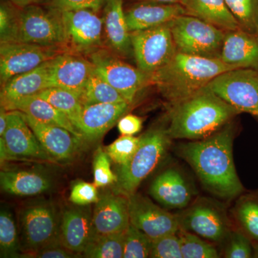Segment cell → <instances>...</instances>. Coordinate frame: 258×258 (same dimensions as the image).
<instances>
[{"instance_id": "cell-1", "label": "cell", "mask_w": 258, "mask_h": 258, "mask_svg": "<svg viewBox=\"0 0 258 258\" xmlns=\"http://www.w3.org/2000/svg\"><path fill=\"white\" fill-rule=\"evenodd\" d=\"M234 129L230 123L207 138L180 144L178 154L196 173L203 186L225 200L244 191L234 164Z\"/></svg>"}, {"instance_id": "cell-2", "label": "cell", "mask_w": 258, "mask_h": 258, "mask_svg": "<svg viewBox=\"0 0 258 258\" xmlns=\"http://www.w3.org/2000/svg\"><path fill=\"white\" fill-rule=\"evenodd\" d=\"M238 114L207 86L170 104L168 134L171 139L200 140L216 133Z\"/></svg>"}, {"instance_id": "cell-3", "label": "cell", "mask_w": 258, "mask_h": 258, "mask_svg": "<svg viewBox=\"0 0 258 258\" xmlns=\"http://www.w3.org/2000/svg\"><path fill=\"white\" fill-rule=\"evenodd\" d=\"M237 69L220 59L176 52L167 64L149 76L150 85L159 88L169 105L206 87L219 75Z\"/></svg>"}, {"instance_id": "cell-4", "label": "cell", "mask_w": 258, "mask_h": 258, "mask_svg": "<svg viewBox=\"0 0 258 258\" xmlns=\"http://www.w3.org/2000/svg\"><path fill=\"white\" fill-rule=\"evenodd\" d=\"M171 140L167 128L152 129L141 137L138 149L132 159L120 166L118 181V193L125 196L135 193L141 183L157 168L165 156Z\"/></svg>"}, {"instance_id": "cell-5", "label": "cell", "mask_w": 258, "mask_h": 258, "mask_svg": "<svg viewBox=\"0 0 258 258\" xmlns=\"http://www.w3.org/2000/svg\"><path fill=\"white\" fill-rule=\"evenodd\" d=\"M178 52L207 58H221L225 30L189 15L170 23Z\"/></svg>"}, {"instance_id": "cell-6", "label": "cell", "mask_w": 258, "mask_h": 258, "mask_svg": "<svg viewBox=\"0 0 258 258\" xmlns=\"http://www.w3.org/2000/svg\"><path fill=\"white\" fill-rule=\"evenodd\" d=\"M131 40L137 67L149 76L164 67L177 52L170 23L131 32Z\"/></svg>"}, {"instance_id": "cell-7", "label": "cell", "mask_w": 258, "mask_h": 258, "mask_svg": "<svg viewBox=\"0 0 258 258\" xmlns=\"http://www.w3.org/2000/svg\"><path fill=\"white\" fill-rule=\"evenodd\" d=\"M20 217L24 257L60 244V218L53 205L47 203L34 204L24 209Z\"/></svg>"}, {"instance_id": "cell-8", "label": "cell", "mask_w": 258, "mask_h": 258, "mask_svg": "<svg viewBox=\"0 0 258 258\" xmlns=\"http://www.w3.org/2000/svg\"><path fill=\"white\" fill-rule=\"evenodd\" d=\"M18 42L64 50L66 35L60 12L35 4L20 8Z\"/></svg>"}, {"instance_id": "cell-9", "label": "cell", "mask_w": 258, "mask_h": 258, "mask_svg": "<svg viewBox=\"0 0 258 258\" xmlns=\"http://www.w3.org/2000/svg\"><path fill=\"white\" fill-rule=\"evenodd\" d=\"M208 87L239 113L258 118V71L237 69L219 75Z\"/></svg>"}, {"instance_id": "cell-10", "label": "cell", "mask_w": 258, "mask_h": 258, "mask_svg": "<svg viewBox=\"0 0 258 258\" xmlns=\"http://www.w3.org/2000/svg\"><path fill=\"white\" fill-rule=\"evenodd\" d=\"M88 56L97 74L132 104L137 93L150 85L149 75L126 63L108 50L100 48Z\"/></svg>"}, {"instance_id": "cell-11", "label": "cell", "mask_w": 258, "mask_h": 258, "mask_svg": "<svg viewBox=\"0 0 258 258\" xmlns=\"http://www.w3.org/2000/svg\"><path fill=\"white\" fill-rule=\"evenodd\" d=\"M97 13L89 9L60 12L66 35L64 50L89 55L101 48L103 21Z\"/></svg>"}, {"instance_id": "cell-12", "label": "cell", "mask_w": 258, "mask_h": 258, "mask_svg": "<svg viewBox=\"0 0 258 258\" xmlns=\"http://www.w3.org/2000/svg\"><path fill=\"white\" fill-rule=\"evenodd\" d=\"M177 218L180 228L211 242H224L231 232L223 209L208 199L198 200Z\"/></svg>"}, {"instance_id": "cell-13", "label": "cell", "mask_w": 258, "mask_h": 258, "mask_svg": "<svg viewBox=\"0 0 258 258\" xmlns=\"http://www.w3.org/2000/svg\"><path fill=\"white\" fill-rule=\"evenodd\" d=\"M66 52L62 47L43 46L23 42L1 43L0 79L4 85L12 78L29 72Z\"/></svg>"}, {"instance_id": "cell-14", "label": "cell", "mask_w": 258, "mask_h": 258, "mask_svg": "<svg viewBox=\"0 0 258 258\" xmlns=\"http://www.w3.org/2000/svg\"><path fill=\"white\" fill-rule=\"evenodd\" d=\"M128 204L131 224L152 240L176 233L180 229L177 215L161 208L146 197L132 194L128 197Z\"/></svg>"}, {"instance_id": "cell-15", "label": "cell", "mask_w": 258, "mask_h": 258, "mask_svg": "<svg viewBox=\"0 0 258 258\" xmlns=\"http://www.w3.org/2000/svg\"><path fill=\"white\" fill-rule=\"evenodd\" d=\"M94 71L92 62L83 55L61 52L50 60L49 88H62L80 96Z\"/></svg>"}, {"instance_id": "cell-16", "label": "cell", "mask_w": 258, "mask_h": 258, "mask_svg": "<svg viewBox=\"0 0 258 258\" xmlns=\"http://www.w3.org/2000/svg\"><path fill=\"white\" fill-rule=\"evenodd\" d=\"M1 137L4 139L10 159L53 161L20 111H8V127Z\"/></svg>"}, {"instance_id": "cell-17", "label": "cell", "mask_w": 258, "mask_h": 258, "mask_svg": "<svg viewBox=\"0 0 258 258\" xmlns=\"http://www.w3.org/2000/svg\"><path fill=\"white\" fill-rule=\"evenodd\" d=\"M92 221L96 235L124 232L131 224L128 197L120 193L103 194L96 203Z\"/></svg>"}, {"instance_id": "cell-18", "label": "cell", "mask_w": 258, "mask_h": 258, "mask_svg": "<svg viewBox=\"0 0 258 258\" xmlns=\"http://www.w3.org/2000/svg\"><path fill=\"white\" fill-rule=\"evenodd\" d=\"M92 218L88 207L66 209L61 217L60 243L73 252L83 253L94 237Z\"/></svg>"}, {"instance_id": "cell-19", "label": "cell", "mask_w": 258, "mask_h": 258, "mask_svg": "<svg viewBox=\"0 0 258 258\" xmlns=\"http://www.w3.org/2000/svg\"><path fill=\"white\" fill-rule=\"evenodd\" d=\"M132 106L128 101L83 106L78 130L83 139L96 141L118 123Z\"/></svg>"}, {"instance_id": "cell-20", "label": "cell", "mask_w": 258, "mask_h": 258, "mask_svg": "<svg viewBox=\"0 0 258 258\" xmlns=\"http://www.w3.org/2000/svg\"><path fill=\"white\" fill-rule=\"evenodd\" d=\"M20 113L53 161L71 160L74 157L77 152L78 141L81 140L74 134L62 127L47 124Z\"/></svg>"}, {"instance_id": "cell-21", "label": "cell", "mask_w": 258, "mask_h": 258, "mask_svg": "<svg viewBox=\"0 0 258 258\" xmlns=\"http://www.w3.org/2000/svg\"><path fill=\"white\" fill-rule=\"evenodd\" d=\"M188 15L181 4H162L140 1L125 11L130 32L146 30L171 23L178 17Z\"/></svg>"}, {"instance_id": "cell-22", "label": "cell", "mask_w": 258, "mask_h": 258, "mask_svg": "<svg viewBox=\"0 0 258 258\" xmlns=\"http://www.w3.org/2000/svg\"><path fill=\"white\" fill-rule=\"evenodd\" d=\"M220 60L235 69L258 71V35L240 28L226 31Z\"/></svg>"}, {"instance_id": "cell-23", "label": "cell", "mask_w": 258, "mask_h": 258, "mask_svg": "<svg viewBox=\"0 0 258 258\" xmlns=\"http://www.w3.org/2000/svg\"><path fill=\"white\" fill-rule=\"evenodd\" d=\"M149 191L156 201L168 208H186L191 200L189 185L176 169H167L157 176Z\"/></svg>"}, {"instance_id": "cell-24", "label": "cell", "mask_w": 258, "mask_h": 258, "mask_svg": "<svg viewBox=\"0 0 258 258\" xmlns=\"http://www.w3.org/2000/svg\"><path fill=\"white\" fill-rule=\"evenodd\" d=\"M50 60L29 72L12 78L2 86L1 106L7 109L14 102L25 97L35 96L49 88Z\"/></svg>"}, {"instance_id": "cell-25", "label": "cell", "mask_w": 258, "mask_h": 258, "mask_svg": "<svg viewBox=\"0 0 258 258\" xmlns=\"http://www.w3.org/2000/svg\"><path fill=\"white\" fill-rule=\"evenodd\" d=\"M103 21L107 42L112 50L121 57L133 52L123 0H107L103 7Z\"/></svg>"}, {"instance_id": "cell-26", "label": "cell", "mask_w": 258, "mask_h": 258, "mask_svg": "<svg viewBox=\"0 0 258 258\" xmlns=\"http://www.w3.org/2000/svg\"><path fill=\"white\" fill-rule=\"evenodd\" d=\"M6 110L8 111L22 112L43 123L66 128L79 140L84 139L82 134L80 133L79 131L62 112L36 95L25 97L18 100L10 105Z\"/></svg>"}, {"instance_id": "cell-27", "label": "cell", "mask_w": 258, "mask_h": 258, "mask_svg": "<svg viewBox=\"0 0 258 258\" xmlns=\"http://www.w3.org/2000/svg\"><path fill=\"white\" fill-rule=\"evenodd\" d=\"M0 183L7 193L18 196L40 195L52 187L48 176L33 171H2Z\"/></svg>"}, {"instance_id": "cell-28", "label": "cell", "mask_w": 258, "mask_h": 258, "mask_svg": "<svg viewBox=\"0 0 258 258\" xmlns=\"http://www.w3.org/2000/svg\"><path fill=\"white\" fill-rule=\"evenodd\" d=\"M181 5L188 15L205 20L225 31L240 28L225 0H183Z\"/></svg>"}, {"instance_id": "cell-29", "label": "cell", "mask_w": 258, "mask_h": 258, "mask_svg": "<svg viewBox=\"0 0 258 258\" xmlns=\"http://www.w3.org/2000/svg\"><path fill=\"white\" fill-rule=\"evenodd\" d=\"M36 96L49 102L62 112L78 129L83 108L79 96L68 90L55 87L45 88Z\"/></svg>"}, {"instance_id": "cell-30", "label": "cell", "mask_w": 258, "mask_h": 258, "mask_svg": "<svg viewBox=\"0 0 258 258\" xmlns=\"http://www.w3.org/2000/svg\"><path fill=\"white\" fill-rule=\"evenodd\" d=\"M83 106L127 101L118 91L94 71L79 96Z\"/></svg>"}, {"instance_id": "cell-31", "label": "cell", "mask_w": 258, "mask_h": 258, "mask_svg": "<svg viewBox=\"0 0 258 258\" xmlns=\"http://www.w3.org/2000/svg\"><path fill=\"white\" fill-rule=\"evenodd\" d=\"M124 248V232L106 235H94L83 255L89 258H122Z\"/></svg>"}, {"instance_id": "cell-32", "label": "cell", "mask_w": 258, "mask_h": 258, "mask_svg": "<svg viewBox=\"0 0 258 258\" xmlns=\"http://www.w3.org/2000/svg\"><path fill=\"white\" fill-rule=\"evenodd\" d=\"M21 244L13 215L8 210L2 209L0 213V252L1 257H20Z\"/></svg>"}, {"instance_id": "cell-33", "label": "cell", "mask_w": 258, "mask_h": 258, "mask_svg": "<svg viewBox=\"0 0 258 258\" xmlns=\"http://www.w3.org/2000/svg\"><path fill=\"white\" fill-rule=\"evenodd\" d=\"M240 29L258 35V0H225Z\"/></svg>"}, {"instance_id": "cell-34", "label": "cell", "mask_w": 258, "mask_h": 258, "mask_svg": "<svg viewBox=\"0 0 258 258\" xmlns=\"http://www.w3.org/2000/svg\"><path fill=\"white\" fill-rule=\"evenodd\" d=\"M183 258H217L218 251L196 234L180 228L177 232Z\"/></svg>"}, {"instance_id": "cell-35", "label": "cell", "mask_w": 258, "mask_h": 258, "mask_svg": "<svg viewBox=\"0 0 258 258\" xmlns=\"http://www.w3.org/2000/svg\"><path fill=\"white\" fill-rule=\"evenodd\" d=\"M153 240L144 233L130 224L124 232L123 258H145L150 257Z\"/></svg>"}, {"instance_id": "cell-36", "label": "cell", "mask_w": 258, "mask_h": 258, "mask_svg": "<svg viewBox=\"0 0 258 258\" xmlns=\"http://www.w3.org/2000/svg\"><path fill=\"white\" fill-rule=\"evenodd\" d=\"M235 215L244 233L258 243V200L242 199L236 205Z\"/></svg>"}, {"instance_id": "cell-37", "label": "cell", "mask_w": 258, "mask_h": 258, "mask_svg": "<svg viewBox=\"0 0 258 258\" xmlns=\"http://www.w3.org/2000/svg\"><path fill=\"white\" fill-rule=\"evenodd\" d=\"M19 7L10 0L2 1L0 5V41L18 42Z\"/></svg>"}, {"instance_id": "cell-38", "label": "cell", "mask_w": 258, "mask_h": 258, "mask_svg": "<svg viewBox=\"0 0 258 258\" xmlns=\"http://www.w3.org/2000/svg\"><path fill=\"white\" fill-rule=\"evenodd\" d=\"M140 142L141 137L122 135L105 148V152L115 164L123 166L134 157Z\"/></svg>"}, {"instance_id": "cell-39", "label": "cell", "mask_w": 258, "mask_h": 258, "mask_svg": "<svg viewBox=\"0 0 258 258\" xmlns=\"http://www.w3.org/2000/svg\"><path fill=\"white\" fill-rule=\"evenodd\" d=\"M93 169V184L97 187L115 184L118 181V176L111 170L110 158L101 147L95 153Z\"/></svg>"}, {"instance_id": "cell-40", "label": "cell", "mask_w": 258, "mask_h": 258, "mask_svg": "<svg viewBox=\"0 0 258 258\" xmlns=\"http://www.w3.org/2000/svg\"><path fill=\"white\" fill-rule=\"evenodd\" d=\"M153 258H183L177 232L168 234L153 240L150 257Z\"/></svg>"}, {"instance_id": "cell-41", "label": "cell", "mask_w": 258, "mask_h": 258, "mask_svg": "<svg viewBox=\"0 0 258 258\" xmlns=\"http://www.w3.org/2000/svg\"><path fill=\"white\" fill-rule=\"evenodd\" d=\"M224 255L227 258L252 257V247L248 236L241 232H232L227 239Z\"/></svg>"}, {"instance_id": "cell-42", "label": "cell", "mask_w": 258, "mask_h": 258, "mask_svg": "<svg viewBox=\"0 0 258 258\" xmlns=\"http://www.w3.org/2000/svg\"><path fill=\"white\" fill-rule=\"evenodd\" d=\"M97 186L94 184L79 181L73 186L70 194V201L78 206H88L96 204L99 200Z\"/></svg>"}, {"instance_id": "cell-43", "label": "cell", "mask_w": 258, "mask_h": 258, "mask_svg": "<svg viewBox=\"0 0 258 258\" xmlns=\"http://www.w3.org/2000/svg\"><path fill=\"white\" fill-rule=\"evenodd\" d=\"M107 0H50L47 7L57 11L89 9L98 13Z\"/></svg>"}, {"instance_id": "cell-44", "label": "cell", "mask_w": 258, "mask_h": 258, "mask_svg": "<svg viewBox=\"0 0 258 258\" xmlns=\"http://www.w3.org/2000/svg\"><path fill=\"white\" fill-rule=\"evenodd\" d=\"M76 252H73L70 249L66 248L62 244H55V245L49 246L33 252L29 254L27 257H37V258H71L77 257Z\"/></svg>"}, {"instance_id": "cell-45", "label": "cell", "mask_w": 258, "mask_h": 258, "mask_svg": "<svg viewBox=\"0 0 258 258\" xmlns=\"http://www.w3.org/2000/svg\"><path fill=\"white\" fill-rule=\"evenodd\" d=\"M142 118L137 115L127 114L123 115L118 122V129L121 135L134 136L142 128Z\"/></svg>"}, {"instance_id": "cell-46", "label": "cell", "mask_w": 258, "mask_h": 258, "mask_svg": "<svg viewBox=\"0 0 258 258\" xmlns=\"http://www.w3.org/2000/svg\"><path fill=\"white\" fill-rule=\"evenodd\" d=\"M8 124V111L1 106L0 109V137H3Z\"/></svg>"}, {"instance_id": "cell-47", "label": "cell", "mask_w": 258, "mask_h": 258, "mask_svg": "<svg viewBox=\"0 0 258 258\" xmlns=\"http://www.w3.org/2000/svg\"><path fill=\"white\" fill-rule=\"evenodd\" d=\"M0 159H1V164H3L6 160H9V154L7 150L6 146H5L4 139L3 137H0Z\"/></svg>"}, {"instance_id": "cell-48", "label": "cell", "mask_w": 258, "mask_h": 258, "mask_svg": "<svg viewBox=\"0 0 258 258\" xmlns=\"http://www.w3.org/2000/svg\"><path fill=\"white\" fill-rule=\"evenodd\" d=\"M19 8H25L28 5H35L40 0H10Z\"/></svg>"}, {"instance_id": "cell-49", "label": "cell", "mask_w": 258, "mask_h": 258, "mask_svg": "<svg viewBox=\"0 0 258 258\" xmlns=\"http://www.w3.org/2000/svg\"><path fill=\"white\" fill-rule=\"evenodd\" d=\"M139 1L152 2L162 4H182L183 0H139Z\"/></svg>"}]
</instances>
